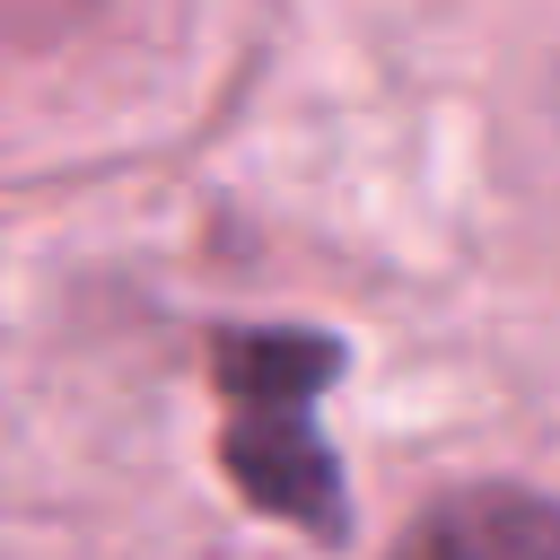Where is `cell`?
I'll return each instance as SVG.
<instances>
[{"label": "cell", "instance_id": "cell-1", "mask_svg": "<svg viewBox=\"0 0 560 560\" xmlns=\"http://www.w3.org/2000/svg\"><path fill=\"white\" fill-rule=\"evenodd\" d=\"M210 376H219V455L236 499L315 542H341L350 490H341V455L315 429V394L341 376V341L298 324H245L219 332Z\"/></svg>", "mask_w": 560, "mask_h": 560}, {"label": "cell", "instance_id": "cell-2", "mask_svg": "<svg viewBox=\"0 0 560 560\" xmlns=\"http://www.w3.org/2000/svg\"><path fill=\"white\" fill-rule=\"evenodd\" d=\"M394 560H560V499L525 481H464L402 525Z\"/></svg>", "mask_w": 560, "mask_h": 560}, {"label": "cell", "instance_id": "cell-3", "mask_svg": "<svg viewBox=\"0 0 560 560\" xmlns=\"http://www.w3.org/2000/svg\"><path fill=\"white\" fill-rule=\"evenodd\" d=\"M44 9H70V0H0V18H9V26H26V18H44Z\"/></svg>", "mask_w": 560, "mask_h": 560}]
</instances>
